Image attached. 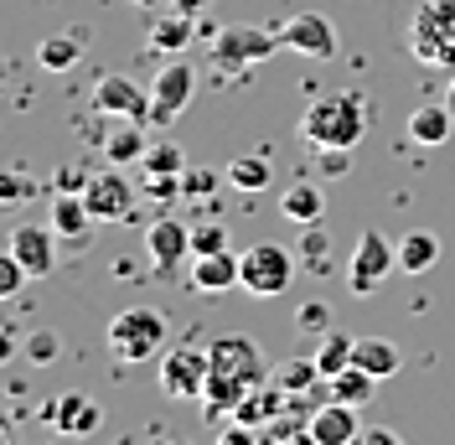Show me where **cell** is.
I'll return each instance as SVG.
<instances>
[{
    "label": "cell",
    "mask_w": 455,
    "mask_h": 445,
    "mask_svg": "<svg viewBox=\"0 0 455 445\" xmlns=\"http://www.w3.org/2000/svg\"><path fill=\"white\" fill-rule=\"evenodd\" d=\"M84 202H88V213L99 222H119V218H130L135 213V187L124 182V171H93V176H84Z\"/></svg>",
    "instance_id": "9c48e42d"
},
{
    "label": "cell",
    "mask_w": 455,
    "mask_h": 445,
    "mask_svg": "<svg viewBox=\"0 0 455 445\" xmlns=\"http://www.w3.org/2000/svg\"><path fill=\"white\" fill-rule=\"evenodd\" d=\"M378 384H383V378H372L368 368L352 362V368H341L337 378H326V393L341 399V404H352V409H363V404H372V389H378Z\"/></svg>",
    "instance_id": "44dd1931"
},
{
    "label": "cell",
    "mask_w": 455,
    "mask_h": 445,
    "mask_svg": "<svg viewBox=\"0 0 455 445\" xmlns=\"http://www.w3.org/2000/svg\"><path fill=\"white\" fill-rule=\"evenodd\" d=\"M394 270H398V249L388 244V233L368 228V233L357 239V249H352V264H347V290H352V295H372Z\"/></svg>",
    "instance_id": "52a82bcc"
},
{
    "label": "cell",
    "mask_w": 455,
    "mask_h": 445,
    "mask_svg": "<svg viewBox=\"0 0 455 445\" xmlns=\"http://www.w3.org/2000/svg\"><path fill=\"white\" fill-rule=\"evenodd\" d=\"M145 254H150V264L161 270V275H176L187 259H192V228L176 218H156L145 228Z\"/></svg>",
    "instance_id": "7c38bea8"
},
{
    "label": "cell",
    "mask_w": 455,
    "mask_h": 445,
    "mask_svg": "<svg viewBox=\"0 0 455 445\" xmlns=\"http://www.w3.org/2000/svg\"><path fill=\"white\" fill-rule=\"evenodd\" d=\"M295 321H300V332H311V336H326V332H331V306H321V301H306Z\"/></svg>",
    "instance_id": "1f68e13d"
},
{
    "label": "cell",
    "mask_w": 455,
    "mask_h": 445,
    "mask_svg": "<svg viewBox=\"0 0 455 445\" xmlns=\"http://www.w3.org/2000/svg\"><path fill=\"white\" fill-rule=\"evenodd\" d=\"M280 213L290 222H321V213H326V192H321L315 182H295V187L280 197Z\"/></svg>",
    "instance_id": "603a6c76"
},
{
    "label": "cell",
    "mask_w": 455,
    "mask_h": 445,
    "mask_svg": "<svg viewBox=\"0 0 455 445\" xmlns=\"http://www.w3.org/2000/svg\"><path fill=\"white\" fill-rule=\"evenodd\" d=\"M228 182H233L238 192H264V187L275 182V166H269L264 156H238V161L228 166Z\"/></svg>",
    "instance_id": "f1b7e54d"
},
{
    "label": "cell",
    "mask_w": 455,
    "mask_h": 445,
    "mask_svg": "<svg viewBox=\"0 0 455 445\" xmlns=\"http://www.w3.org/2000/svg\"><path fill=\"white\" fill-rule=\"evenodd\" d=\"M218 249H228V233L218 228V222L192 228V259H197V254H218Z\"/></svg>",
    "instance_id": "d6a6232c"
},
{
    "label": "cell",
    "mask_w": 455,
    "mask_h": 445,
    "mask_svg": "<svg viewBox=\"0 0 455 445\" xmlns=\"http://www.w3.org/2000/svg\"><path fill=\"white\" fill-rule=\"evenodd\" d=\"M93 109L109 114V119H140V125H150V88H140L124 73H109L93 88Z\"/></svg>",
    "instance_id": "8fae6325"
},
{
    "label": "cell",
    "mask_w": 455,
    "mask_h": 445,
    "mask_svg": "<svg viewBox=\"0 0 455 445\" xmlns=\"http://www.w3.org/2000/svg\"><path fill=\"white\" fill-rule=\"evenodd\" d=\"M409 53L425 68L455 73V0H425L409 21Z\"/></svg>",
    "instance_id": "277c9868"
},
{
    "label": "cell",
    "mask_w": 455,
    "mask_h": 445,
    "mask_svg": "<svg viewBox=\"0 0 455 445\" xmlns=\"http://www.w3.org/2000/svg\"><path fill=\"white\" fill-rule=\"evenodd\" d=\"M161 393L202 399L207 393V347H176L161 358Z\"/></svg>",
    "instance_id": "30bf717a"
},
{
    "label": "cell",
    "mask_w": 455,
    "mask_h": 445,
    "mask_svg": "<svg viewBox=\"0 0 455 445\" xmlns=\"http://www.w3.org/2000/svg\"><path fill=\"white\" fill-rule=\"evenodd\" d=\"M435 259H440V233H429V228L403 233V244H398V270H409V275H425Z\"/></svg>",
    "instance_id": "7402d4cb"
},
{
    "label": "cell",
    "mask_w": 455,
    "mask_h": 445,
    "mask_svg": "<svg viewBox=\"0 0 455 445\" xmlns=\"http://www.w3.org/2000/svg\"><path fill=\"white\" fill-rule=\"evenodd\" d=\"M218 171H181V197H212Z\"/></svg>",
    "instance_id": "836d02e7"
},
{
    "label": "cell",
    "mask_w": 455,
    "mask_h": 445,
    "mask_svg": "<svg viewBox=\"0 0 455 445\" xmlns=\"http://www.w3.org/2000/svg\"><path fill=\"white\" fill-rule=\"evenodd\" d=\"M280 42L290 53H306V57H337V27L326 21V16H315V11H300V16H290L280 27Z\"/></svg>",
    "instance_id": "4fadbf2b"
},
{
    "label": "cell",
    "mask_w": 455,
    "mask_h": 445,
    "mask_svg": "<svg viewBox=\"0 0 455 445\" xmlns=\"http://www.w3.org/2000/svg\"><path fill=\"white\" fill-rule=\"evenodd\" d=\"M352 362H357V368H368L372 378H394L403 358H398L394 342H383V336H363V342H357V352H352Z\"/></svg>",
    "instance_id": "cb8c5ba5"
},
{
    "label": "cell",
    "mask_w": 455,
    "mask_h": 445,
    "mask_svg": "<svg viewBox=\"0 0 455 445\" xmlns=\"http://www.w3.org/2000/svg\"><path fill=\"white\" fill-rule=\"evenodd\" d=\"M352 445H403V441H398L388 425H363V435H357Z\"/></svg>",
    "instance_id": "74e56055"
},
{
    "label": "cell",
    "mask_w": 455,
    "mask_h": 445,
    "mask_svg": "<svg viewBox=\"0 0 455 445\" xmlns=\"http://www.w3.org/2000/svg\"><path fill=\"white\" fill-rule=\"evenodd\" d=\"M21 279H31L27 270H21V259H16V254H5V259H0V295H16V290H21Z\"/></svg>",
    "instance_id": "e575fe53"
},
{
    "label": "cell",
    "mask_w": 455,
    "mask_h": 445,
    "mask_svg": "<svg viewBox=\"0 0 455 445\" xmlns=\"http://www.w3.org/2000/svg\"><path fill=\"white\" fill-rule=\"evenodd\" d=\"M192 27H202V21H192V16H166V21H156V31H150V47H161V53H176V47H187L192 42Z\"/></svg>",
    "instance_id": "f546056e"
},
{
    "label": "cell",
    "mask_w": 455,
    "mask_h": 445,
    "mask_svg": "<svg viewBox=\"0 0 455 445\" xmlns=\"http://www.w3.org/2000/svg\"><path fill=\"white\" fill-rule=\"evenodd\" d=\"M451 130H455L451 104H425V109L409 114V140H414V145H445Z\"/></svg>",
    "instance_id": "ffe728a7"
},
{
    "label": "cell",
    "mask_w": 455,
    "mask_h": 445,
    "mask_svg": "<svg viewBox=\"0 0 455 445\" xmlns=\"http://www.w3.org/2000/svg\"><path fill=\"white\" fill-rule=\"evenodd\" d=\"M166 445H187V441H166Z\"/></svg>",
    "instance_id": "b9f144b4"
},
{
    "label": "cell",
    "mask_w": 455,
    "mask_h": 445,
    "mask_svg": "<svg viewBox=\"0 0 455 445\" xmlns=\"http://www.w3.org/2000/svg\"><path fill=\"white\" fill-rule=\"evenodd\" d=\"M145 150H150V145H145V135H140V119H124V125H119L109 140H104V156H109L114 166H130V161H140Z\"/></svg>",
    "instance_id": "4316f807"
},
{
    "label": "cell",
    "mask_w": 455,
    "mask_h": 445,
    "mask_svg": "<svg viewBox=\"0 0 455 445\" xmlns=\"http://www.w3.org/2000/svg\"><path fill=\"white\" fill-rule=\"evenodd\" d=\"M352 352H357V336L347 332H331L321 336V347H315V368H321V378H337L341 368H352Z\"/></svg>",
    "instance_id": "484cf974"
},
{
    "label": "cell",
    "mask_w": 455,
    "mask_h": 445,
    "mask_svg": "<svg viewBox=\"0 0 455 445\" xmlns=\"http://www.w3.org/2000/svg\"><path fill=\"white\" fill-rule=\"evenodd\" d=\"M269 384V358H264V347L249 342V336H218V342H207V393H202V404L207 409H218V415H233L249 393H259Z\"/></svg>",
    "instance_id": "6da1fadb"
},
{
    "label": "cell",
    "mask_w": 455,
    "mask_h": 445,
    "mask_svg": "<svg viewBox=\"0 0 455 445\" xmlns=\"http://www.w3.org/2000/svg\"><path fill=\"white\" fill-rule=\"evenodd\" d=\"M295 270H300V254L280 249V244H254L243 254V290L249 295H284Z\"/></svg>",
    "instance_id": "ba28073f"
},
{
    "label": "cell",
    "mask_w": 455,
    "mask_h": 445,
    "mask_svg": "<svg viewBox=\"0 0 455 445\" xmlns=\"http://www.w3.org/2000/svg\"><path fill=\"white\" fill-rule=\"evenodd\" d=\"M104 342H109L114 362H145L166 347V316L156 306H130V311H119V316H109Z\"/></svg>",
    "instance_id": "3957f363"
},
{
    "label": "cell",
    "mask_w": 455,
    "mask_h": 445,
    "mask_svg": "<svg viewBox=\"0 0 455 445\" xmlns=\"http://www.w3.org/2000/svg\"><path fill=\"white\" fill-rule=\"evenodd\" d=\"M171 5H176L181 16H192V21H197L202 11H207V0H171Z\"/></svg>",
    "instance_id": "ab89813d"
},
{
    "label": "cell",
    "mask_w": 455,
    "mask_h": 445,
    "mask_svg": "<svg viewBox=\"0 0 455 445\" xmlns=\"http://www.w3.org/2000/svg\"><path fill=\"white\" fill-rule=\"evenodd\" d=\"M284 42L280 31H264V27H223L218 36H212V62L223 68V73H238V68H254V62H264V57H275Z\"/></svg>",
    "instance_id": "8992f818"
},
{
    "label": "cell",
    "mask_w": 455,
    "mask_h": 445,
    "mask_svg": "<svg viewBox=\"0 0 455 445\" xmlns=\"http://www.w3.org/2000/svg\"><path fill=\"white\" fill-rule=\"evenodd\" d=\"M27 352H31V362H42V368H47V362H52V352H57V336L52 332H36L27 342Z\"/></svg>",
    "instance_id": "8d00e7d4"
},
{
    "label": "cell",
    "mask_w": 455,
    "mask_h": 445,
    "mask_svg": "<svg viewBox=\"0 0 455 445\" xmlns=\"http://www.w3.org/2000/svg\"><path fill=\"white\" fill-rule=\"evenodd\" d=\"M315 166L331 171V176H341V171L352 166V161H347V150H321V156H315Z\"/></svg>",
    "instance_id": "f35d334b"
},
{
    "label": "cell",
    "mask_w": 455,
    "mask_h": 445,
    "mask_svg": "<svg viewBox=\"0 0 455 445\" xmlns=\"http://www.w3.org/2000/svg\"><path fill=\"white\" fill-rule=\"evenodd\" d=\"M300 264L311 270V275H321L326 270V254H331V233L321 228V222H306V233H300Z\"/></svg>",
    "instance_id": "4dcf8cb0"
},
{
    "label": "cell",
    "mask_w": 455,
    "mask_h": 445,
    "mask_svg": "<svg viewBox=\"0 0 455 445\" xmlns=\"http://www.w3.org/2000/svg\"><path fill=\"white\" fill-rule=\"evenodd\" d=\"M93 213H88V202L84 192H57L52 197V228H57V239H68V244H88L93 239Z\"/></svg>",
    "instance_id": "ac0fdd59"
},
{
    "label": "cell",
    "mask_w": 455,
    "mask_h": 445,
    "mask_svg": "<svg viewBox=\"0 0 455 445\" xmlns=\"http://www.w3.org/2000/svg\"><path fill=\"white\" fill-rule=\"evenodd\" d=\"M311 435H315V445H352L357 435H363L357 409L341 404V399H326V404L311 415Z\"/></svg>",
    "instance_id": "e0dca14e"
},
{
    "label": "cell",
    "mask_w": 455,
    "mask_h": 445,
    "mask_svg": "<svg viewBox=\"0 0 455 445\" xmlns=\"http://www.w3.org/2000/svg\"><path fill=\"white\" fill-rule=\"evenodd\" d=\"M218 445H264V430H254V425H243V419H233L223 435H218Z\"/></svg>",
    "instance_id": "d590c367"
},
{
    "label": "cell",
    "mask_w": 455,
    "mask_h": 445,
    "mask_svg": "<svg viewBox=\"0 0 455 445\" xmlns=\"http://www.w3.org/2000/svg\"><path fill=\"white\" fill-rule=\"evenodd\" d=\"M88 47V31H52V36H42L36 42V62L47 68V73H68V68H78V57Z\"/></svg>",
    "instance_id": "d6986e66"
},
{
    "label": "cell",
    "mask_w": 455,
    "mask_h": 445,
    "mask_svg": "<svg viewBox=\"0 0 455 445\" xmlns=\"http://www.w3.org/2000/svg\"><path fill=\"white\" fill-rule=\"evenodd\" d=\"M192 88H197L192 62H187V57H166V62L156 68V84H150V125L171 130V125L187 114V104H192Z\"/></svg>",
    "instance_id": "5b68a950"
},
{
    "label": "cell",
    "mask_w": 455,
    "mask_h": 445,
    "mask_svg": "<svg viewBox=\"0 0 455 445\" xmlns=\"http://www.w3.org/2000/svg\"><path fill=\"white\" fill-rule=\"evenodd\" d=\"M192 285H197L202 295H223L233 285H243V254H197L192 259Z\"/></svg>",
    "instance_id": "2e32d148"
},
{
    "label": "cell",
    "mask_w": 455,
    "mask_h": 445,
    "mask_svg": "<svg viewBox=\"0 0 455 445\" xmlns=\"http://www.w3.org/2000/svg\"><path fill=\"white\" fill-rule=\"evenodd\" d=\"M233 419H243V425H254V430H269L275 419H284V399L269 389V384H264L259 393H249V399L233 409Z\"/></svg>",
    "instance_id": "d4e9b609"
},
{
    "label": "cell",
    "mask_w": 455,
    "mask_h": 445,
    "mask_svg": "<svg viewBox=\"0 0 455 445\" xmlns=\"http://www.w3.org/2000/svg\"><path fill=\"white\" fill-rule=\"evenodd\" d=\"M372 125V104L363 93H326V99H315L311 109L300 114V135L311 140L315 150H352L357 140L368 135Z\"/></svg>",
    "instance_id": "7a4b0ae2"
},
{
    "label": "cell",
    "mask_w": 455,
    "mask_h": 445,
    "mask_svg": "<svg viewBox=\"0 0 455 445\" xmlns=\"http://www.w3.org/2000/svg\"><path fill=\"white\" fill-rule=\"evenodd\" d=\"M445 104H451V109H455V73H451V93H445Z\"/></svg>",
    "instance_id": "60d3db41"
},
{
    "label": "cell",
    "mask_w": 455,
    "mask_h": 445,
    "mask_svg": "<svg viewBox=\"0 0 455 445\" xmlns=\"http://www.w3.org/2000/svg\"><path fill=\"white\" fill-rule=\"evenodd\" d=\"M57 228H42V222H21L16 233H11V254L21 259V270H27L31 279L52 275L57 270Z\"/></svg>",
    "instance_id": "5bb4252c"
},
{
    "label": "cell",
    "mask_w": 455,
    "mask_h": 445,
    "mask_svg": "<svg viewBox=\"0 0 455 445\" xmlns=\"http://www.w3.org/2000/svg\"><path fill=\"white\" fill-rule=\"evenodd\" d=\"M140 166H145V176L150 182H181V171H187V156H181V145H150L140 156Z\"/></svg>",
    "instance_id": "83f0119b"
},
{
    "label": "cell",
    "mask_w": 455,
    "mask_h": 445,
    "mask_svg": "<svg viewBox=\"0 0 455 445\" xmlns=\"http://www.w3.org/2000/svg\"><path fill=\"white\" fill-rule=\"evenodd\" d=\"M99 419H104V409H99V399H88V393H57L52 404H47V425L52 430H62V435H93L99 430Z\"/></svg>",
    "instance_id": "9a60e30c"
}]
</instances>
